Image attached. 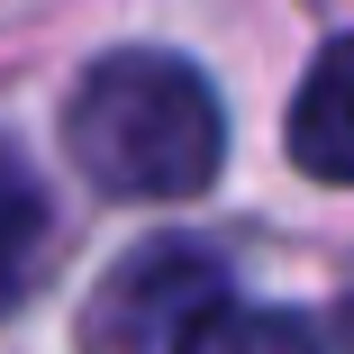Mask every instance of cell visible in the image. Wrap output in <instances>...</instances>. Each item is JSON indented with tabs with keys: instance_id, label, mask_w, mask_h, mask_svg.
I'll list each match as a JSON object with an SVG mask.
<instances>
[{
	"instance_id": "cell-1",
	"label": "cell",
	"mask_w": 354,
	"mask_h": 354,
	"mask_svg": "<svg viewBox=\"0 0 354 354\" xmlns=\"http://www.w3.org/2000/svg\"><path fill=\"white\" fill-rule=\"evenodd\" d=\"M64 146L109 200H191L227 164V118L200 64L164 46L100 55L64 100Z\"/></svg>"
},
{
	"instance_id": "cell-2",
	"label": "cell",
	"mask_w": 354,
	"mask_h": 354,
	"mask_svg": "<svg viewBox=\"0 0 354 354\" xmlns=\"http://www.w3.org/2000/svg\"><path fill=\"white\" fill-rule=\"evenodd\" d=\"M236 309L227 291V263L191 245V236H164V245H136L82 318V345L91 354H200V336Z\"/></svg>"
},
{
	"instance_id": "cell-3",
	"label": "cell",
	"mask_w": 354,
	"mask_h": 354,
	"mask_svg": "<svg viewBox=\"0 0 354 354\" xmlns=\"http://www.w3.org/2000/svg\"><path fill=\"white\" fill-rule=\"evenodd\" d=\"M291 164L309 182H354V37L318 46L309 82L291 100Z\"/></svg>"
},
{
	"instance_id": "cell-4",
	"label": "cell",
	"mask_w": 354,
	"mask_h": 354,
	"mask_svg": "<svg viewBox=\"0 0 354 354\" xmlns=\"http://www.w3.org/2000/svg\"><path fill=\"white\" fill-rule=\"evenodd\" d=\"M46 254H55V209H46V182L0 146V318H10L37 281H46Z\"/></svg>"
},
{
	"instance_id": "cell-5",
	"label": "cell",
	"mask_w": 354,
	"mask_h": 354,
	"mask_svg": "<svg viewBox=\"0 0 354 354\" xmlns=\"http://www.w3.org/2000/svg\"><path fill=\"white\" fill-rule=\"evenodd\" d=\"M200 354H318L309 318H263V309H227L200 336Z\"/></svg>"
}]
</instances>
